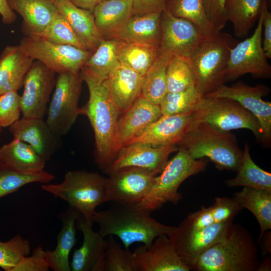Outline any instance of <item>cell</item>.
<instances>
[{"mask_svg":"<svg viewBox=\"0 0 271 271\" xmlns=\"http://www.w3.org/2000/svg\"><path fill=\"white\" fill-rule=\"evenodd\" d=\"M226 0H203L205 13L215 30L218 32L227 22L225 5Z\"/></svg>","mask_w":271,"mask_h":271,"instance_id":"47","label":"cell"},{"mask_svg":"<svg viewBox=\"0 0 271 271\" xmlns=\"http://www.w3.org/2000/svg\"><path fill=\"white\" fill-rule=\"evenodd\" d=\"M55 73L41 62L33 61L23 82L21 109L23 117L43 118L56 82Z\"/></svg>","mask_w":271,"mask_h":271,"instance_id":"16","label":"cell"},{"mask_svg":"<svg viewBox=\"0 0 271 271\" xmlns=\"http://www.w3.org/2000/svg\"><path fill=\"white\" fill-rule=\"evenodd\" d=\"M182 222L195 229H203L215 223L210 207H203L200 210L189 214Z\"/></svg>","mask_w":271,"mask_h":271,"instance_id":"48","label":"cell"},{"mask_svg":"<svg viewBox=\"0 0 271 271\" xmlns=\"http://www.w3.org/2000/svg\"><path fill=\"white\" fill-rule=\"evenodd\" d=\"M196 121L193 111L162 115L125 146L134 144H148L153 147L178 146Z\"/></svg>","mask_w":271,"mask_h":271,"instance_id":"18","label":"cell"},{"mask_svg":"<svg viewBox=\"0 0 271 271\" xmlns=\"http://www.w3.org/2000/svg\"><path fill=\"white\" fill-rule=\"evenodd\" d=\"M78 215V211L70 207L59 216L62 227L57 237L56 246L53 250L45 251L49 267L54 271L71 270L69 254L76 242Z\"/></svg>","mask_w":271,"mask_h":271,"instance_id":"26","label":"cell"},{"mask_svg":"<svg viewBox=\"0 0 271 271\" xmlns=\"http://www.w3.org/2000/svg\"><path fill=\"white\" fill-rule=\"evenodd\" d=\"M104 1V0H100V1Z\"/></svg>","mask_w":271,"mask_h":271,"instance_id":"56","label":"cell"},{"mask_svg":"<svg viewBox=\"0 0 271 271\" xmlns=\"http://www.w3.org/2000/svg\"><path fill=\"white\" fill-rule=\"evenodd\" d=\"M166 9L174 16L191 21L205 36L217 32L205 13L203 0H168Z\"/></svg>","mask_w":271,"mask_h":271,"instance_id":"37","label":"cell"},{"mask_svg":"<svg viewBox=\"0 0 271 271\" xmlns=\"http://www.w3.org/2000/svg\"><path fill=\"white\" fill-rule=\"evenodd\" d=\"M262 0H226L225 11L227 22L232 24L235 36L246 37L258 21Z\"/></svg>","mask_w":271,"mask_h":271,"instance_id":"30","label":"cell"},{"mask_svg":"<svg viewBox=\"0 0 271 271\" xmlns=\"http://www.w3.org/2000/svg\"><path fill=\"white\" fill-rule=\"evenodd\" d=\"M80 73L58 74L50 102L46 122L56 134H67L80 115L78 101L81 89Z\"/></svg>","mask_w":271,"mask_h":271,"instance_id":"9","label":"cell"},{"mask_svg":"<svg viewBox=\"0 0 271 271\" xmlns=\"http://www.w3.org/2000/svg\"><path fill=\"white\" fill-rule=\"evenodd\" d=\"M233 199L243 208H246L258 221L260 232V242L264 232L271 229V191L249 187H244L233 195Z\"/></svg>","mask_w":271,"mask_h":271,"instance_id":"29","label":"cell"},{"mask_svg":"<svg viewBox=\"0 0 271 271\" xmlns=\"http://www.w3.org/2000/svg\"><path fill=\"white\" fill-rule=\"evenodd\" d=\"M229 187H249L271 191V174L259 168L252 160L248 144H244L242 157L235 177L225 181Z\"/></svg>","mask_w":271,"mask_h":271,"instance_id":"34","label":"cell"},{"mask_svg":"<svg viewBox=\"0 0 271 271\" xmlns=\"http://www.w3.org/2000/svg\"><path fill=\"white\" fill-rule=\"evenodd\" d=\"M95 25L102 35L124 24L132 16V0L100 1L93 12Z\"/></svg>","mask_w":271,"mask_h":271,"instance_id":"32","label":"cell"},{"mask_svg":"<svg viewBox=\"0 0 271 271\" xmlns=\"http://www.w3.org/2000/svg\"><path fill=\"white\" fill-rule=\"evenodd\" d=\"M21 95L12 90L0 95V126H11L20 119Z\"/></svg>","mask_w":271,"mask_h":271,"instance_id":"44","label":"cell"},{"mask_svg":"<svg viewBox=\"0 0 271 271\" xmlns=\"http://www.w3.org/2000/svg\"><path fill=\"white\" fill-rule=\"evenodd\" d=\"M0 15L4 23L10 24L16 20V15L10 7L7 0H0Z\"/></svg>","mask_w":271,"mask_h":271,"instance_id":"51","label":"cell"},{"mask_svg":"<svg viewBox=\"0 0 271 271\" xmlns=\"http://www.w3.org/2000/svg\"><path fill=\"white\" fill-rule=\"evenodd\" d=\"M55 176L41 169H21L0 160V198L33 183H49Z\"/></svg>","mask_w":271,"mask_h":271,"instance_id":"31","label":"cell"},{"mask_svg":"<svg viewBox=\"0 0 271 271\" xmlns=\"http://www.w3.org/2000/svg\"><path fill=\"white\" fill-rule=\"evenodd\" d=\"M80 75L87 85L89 99L80 108V115L86 116L93 130L94 160L103 172L115 160L119 148L117 123L120 113L105 84L104 79L83 66Z\"/></svg>","mask_w":271,"mask_h":271,"instance_id":"1","label":"cell"},{"mask_svg":"<svg viewBox=\"0 0 271 271\" xmlns=\"http://www.w3.org/2000/svg\"><path fill=\"white\" fill-rule=\"evenodd\" d=\"M215 223L234 218L243 208L232 198L216 197L210 207Z\"/></svg>","mask_w":271,"mask_h":271,"instance_id":"45","label":"cell"},{"mask_svg":"<svg viewBox=\"0 0 271 271\" xmlns=\"http://www.w3.org/2000/svg\"><path fill=\"white\" fill-rule=\"evenodd\" d=\"M68 22L89 51H95L103 35L97 28L93 13L75 6L69 0H50Z\"/></svg>","mask_w":271,"mask_h":271,"instance_id":"25","label":"cell"},{"mask_svg":"<svg viewBox=\"0 0 271 271\" xmlns=\"http://www.w3.org/2000/svg\"><path fill=\"white\" fill-rule=\"evenodd\" d=\"M169 53H158L144 77L141 95L153 104L159 105L168 93L166 71L171 57Z\"/></svg>","mask_w":271,"mask_h":271,"instance_id":"35","label":"cell"},{"mask_svg":"<svg viewBox=\"0 0 271 271\" xmlns=\"http://www.w3.org/2000/svg\"><path fill=\"white\" fill-rule=\"evenodd\" d=\"M258 251L251 234L233 224L226 240L211 246L198 257L193 269L197 271H257Z\"/></svg>","mask_w":271,"mask_h":271,"instance_id":"3","label":"cell"},{"mask_svg":"<svg viewBox=\"0 0 271 271\" xmlns=\"http://www.w3.org/2000/svg\"><path fill=\"white\" fill-rule=\"evenodd\" d=\"M193 112L197 121L206 122L222 131L240 128L249 129L261 144L262 132L258 120L234 100L203 96Z\"/></svg>","mask_w":271,"mask_h":271,"instance_id":"8","label":"cell"},{"mask_svg":"<svg viewBox=\"0 0 271 271\" xmlns=\"http://www.w3.org/2000/svg\"><path fill=\"white\" fill-rule=\"evenodd\" d=\"M234 40L229 34L218 32L206 37L189 58L196 87L203 95L226 82L230 50Z\"/></svg>","mask_w":271,"mask_h":271,"instance_id":"6","label":"cell"},{"mask_svg":"<svg viewBox=\"0 0 271 271\" xmlns=\"http://www.w3.org/2000/svg\"><path fill=\"white\" fill-rule=\"evenodd\" d=\"M117 41L116 53L119 63L145 76L158 56L159 47Z\"/></svg>","mask_w":271,"mask_h":271,"instance_id":"33","label":"cell"},{"mask_svg":"<svg viewBox=\"0 0 271 271\" xmlns=\"http://www.w3.org/2000/svg\"><path fill=\"white\" fill-rule=\"evenodd\" d=\"M270 270L271 260L270 256H268L259 263L257 271H270Z\"/></svg>","mask_w":271,"mask_h":271,"instance_id":"54","label":"cell"},{"mask_svg":"<svg viewBox=\"0 0 271 271\" xmlns=\"http://www.w3.org/2000/svg\"><path fill=\"white\" fill-rule=\"evenodd\" d=\"M159 52L190 58L207 37L190 20L173 15L166 8L161 19Z\"/></svg>","mask_w":271,"mask_h":271,"instance_id":"15","label":"cell"},{"mask_svg":"<svg viewBox=\"0 0 271 271\" xmlns=\"http://www.w3.org/2000/svg\"><path fill=\"white\" fill-rule=\"evenodd\" d=\"M263 12L262 31L263 39L262 47L266 57L271 58V13L268 10L267 0H262Z\"/></svg>","mask_w":271,"mask_h":271,"instance_id":"50","label":"cell"},{"mask_svg":"<svg viewBox=\"0 0 271 271\" xmlns=\"http://www.w3.org/2000/svg\"><path fill=\"white\" fill-rule=\"evenodd\" d=\"M233 222L232 218L200 229L191 228L181 222L168 236L182 260L192 270L202 253L226 240Z\"/></svg>","mask_w":271,"mask_h":271,"instance_id":"11","label":"cell"},{"mask_svg":"<svg viewBox=\"0 0 271 271\" xmlns=\"http://www.w3.org/2000/svg\"><path fill=\"white\" fill-rule=\"evenodd\" d=\"M2 131H3V128L0 126V141L1 140V133L2 132Z\"/></svg>","mask_w":271,"mask_h":271,"instance_id":"55","label":"cell"},{"mask_svg":"<svg viewBox=\"0 0 271 271\" xmlns=\"http://www.w3.org/2000/svg\"><path fill=\"white\" fill-rule=\"evenodd\" d=\"M263 17L262 8L253 34L230 49L226 82L235 80L248 73L256 78H270L271 66L262 47Z\"/></svg>","mask_w":271,"mask_h":271,"instance_id":"12","label":"cell"},{"mask_svg":"<svg viewBox=\"0 0 271 271\" xmlns=\"http://www.w3.org/2000/svg\"><path fill=\"white\" fill-rule=\"evenodd\" d=\"M268 86L261 84L254 86L239 81L230 86L225 84L205 97H224L238 102L258 120L262 132L261 144L270 147L271 144V103L262 97L269 92Z\"/></svg>","mask_w":271,"mask_h":271,"instance_id":"14","label":"cell"},{"mask_svg":"<svg viewBox=\"0 0 271 271\" xmlns=\"http://www.w3.org/2000/svg\"><path fill=\"white\" fill-rule=\"evenodd\" d=\"M0 160L21 169H44L46 164L29 145L15 138L0 148Z\"/></svg>","mask_w":271,"mask_h":271,"instance_id":"36","label":"cell"},{"mask_svg":"<svg viewBox=\"0 0 271 271\" xmlns=\"http://www.w3.org/2000/svg\"><path fill=\"white\" fill-rule=\"evenodd\" d=\"M161 116L160 105L152 103L141 95L118 119L117 143L119 150L142 133Z\"/></svg>","mask_w":271,"mask_h":271,"instance_id":"22","label":"cell"},{"mask_svg":"<svg viewBox=\"0 0 271 271\" xmlns=\"http://www.w3.org/2000/svg\"><path fill=\"white\" fill-rule=\"evenodd\" d=\"M204 96L196 86L177 92H168L159 105L162 115L193 111Z\"/></svg>","mask_w":271,"mask_h":271,"instance_id":"40","label":"cell"},{"mask_svg":"<svg viewBox=\"0 0 271 271\" xmlns=\"http://www.w3.org/2000/svg\"><path fill=\"white\" fill-rule=\"evenodd\" d=\"M107 237L104 271H137L132 252L122 248L113 235Z\"/></svg>","mask_w":271,"mask_h":271,"instance_id":"42","label":"cell"},{"mask_svg":"<svg viewBox=\"0 0 271 271\" xmlns=\"http://www.w3.org/2000/svg\"><path fill=\"white\" fill-rule=\"evenodd\" d=\"M176 145L153 147L148 144H134L124 146L104 173H110L121 168L135 167L148 169L156 175L165 167L169 155L178 151Z\"/></svg>","mask_w":271,"mask_h":271,"instance_id":"17","label":"cell"},{"mask_svg":"<svg viewBox=\"0 0 271 271\" xmlns=\"http://www.w3.org/2000/svg\"><path fill=\"white\" fill-rule=\"evenodd\" d=\"M92 225L79 213L77 228L82 233L83 242L73 253L70 262L72 271H104L106 240L93 230Z\"/></svg>","mask_w":271,"mask_h":271,"instance_id":"21","label":"cell"},{"mask_svg":"<svg viewBox=\"0 0 271 271\" xmlns=\"http://www.w3.org/2000/svg\"><path fill=\"white\" fill-rule=\"evenodd\" d=\"M30 252V241L20 234L8 241H0V267L5 271H12L20 260Z\"/></svg>","mask_w":271,"mask_h":271,"instance_id":"43","label":"cell"},{"mask_svg":"<svg viewBox=\"0 0 271 271\" xmlns=\"http://www.w3.org/2000/svg\"><path fill=\"white\" fill-rule=\"evenodd\" d=\"M208 162L206 158L193 159L184 148L179 147L177 154L155 176L149 194L137 206L151 213L168 202L177 204L183 198L178 192L179 186L188 178L204 171Z\"/></svg>","mask_w":271,"mask_h":271,"instance_id":"7","label":"cell"},{"mask_svg":"<svg viewBox=\"0 0 271 271\" xmlns=\"http://www.w3.org/2000/svg\"><path fill=\"white\" fill-rule=\"evenodd\" d=\"M270 232L268 231V230L266 231L263 235L262 236V238H263V250L265 252L269 253L271 252V245H270Z\"/></svg>","mask_w":271,"mask_h":271,"instance_id":"53","label":"cell"},{"mask_svg":"<svg viewBox=\"0 0 271 271\" xmlns=\"http://www.w3.org/2000/svg\"><path fill=\"white\" fill-rule=\"evenodd\" d=\"M9 130L14 138L29 145L46 162L60 146L61 137L52 131L43 118L23 116Z\"/></svg>","mask_w":271,"mask_h":271,"instance_id":"20","label":"cell"},{"mask_svg":"<svg viewBox=\"0 0 271 271\" xmlns=\"http://www.w3.org/2000/svg\"><path fill=\"white\" fill-rule=\"evenodd\" d=\"M107 178L106 202L127 206L139 204L150 193L156 176L145 168L130 167L121 168Z\"/></svg>","mask_w":271,"mask_h":271,"instance_id":"13","label":"cell"},{"mask_svg":"<svg viewBox=\"0 0 271 271\" xmlns=\"http://www.w3.org/2000/svg\"><path fill=\"white\" fill-rule=\"evenodd\" d=\"M144 77L121 64L104 79L105 84L120 112H124L141 95Z\"/></svg>","mask_w":271,"mask_h":271,"instance_id":"24","label":"cell"},{"mask_svg":"<svg viewBox=\"0 0 271 271\" xmlns=\"http://www.w3.org/2000/svg\"><path fill=\"white\" fill-rule=\"evenodd\" d=\"M166 83L169 93L182 91L196 86L189 58L177 55L172 56L167 68Z\"/></svg>","mask_w":271,"mask_h":271,"instance_id":"38","label":"cell"},{"mask_svg":"<svg viewBox=\"0 0 271 271\" xmlns=\"http://www.w3.org/2000/svg\"><path fill=\"white\" fill-rule=\"evenodd\" d=\"M162 13L132 15L107 35L117 41L159 47L162 34Z\"/></svg>","mask_w":271,"mask_h":271,"instance_id":"23","label":"cell"},{"mask_svg":"<svg viewBox=\"0 0 271 271\" xmlns=\"http://www.w3.org/2000/svg\"><path fill=\"white\" fill-rule=\"evenodd\" d=\"M178 146L184 148L194 159L208 158L219 170L237 172L243 154L230 131H222L197 120Z\"/></svg>","mask_w":271,"mask_h":271,"instance_id":"4","label":"cell"},{"mask_svg":"<svg viewBox=\"0 0 271 271\" xmlns=\"http://www.w3.org/2000/svg\"><path fill=\"white\" fill-rule=\"evenodd\" d=\"M34 60L18 46L6 47L0 56V95L18 91Z\"/></svg>","mask_w":271,"mask_h":271,"instance_id":"27","label":"cell"},{"mask_svg":"<svg viewBox=\"0 0 271 271\" xmlns=\"http://www.w3.org/2000/svg\"><path fill=\"white\" fill-rule=\"evenodd\" d=\"M132 15L162 13L168 0H132Z\"/></svg>","mask_w":271,"mask_h":271,"instance_id":"49","label":"cell"},{"mask_svg":"<svg viewBox=\"0 0 271 271\" xmlns=\"http://www.w3.org/2000/svg\"><path fill=\"white\" fill-rule=\"evenodd\" d=\"M19 46L27 56L41 62L57 74L80 73L82 67L92 54L89 50L53 43L32 35L23 37Z\"/></svg>","mask_w":271,"mask_h":271,"instance_id":"10","label":"cell"},{"mask_svg":"<svg viewBox=\"0 0 271 271\" xmlns=\"http://www.w3.org/2000/svg\"><path fill=\"white\" fill-rule=\"evenodd\" d=\"M45 251L41 246L37 247L32 254L23 257L12 271H48L50 268L46 259Z\"/></svg>","mask_w":271,"mask_h":271,"instance_id":"46","label":"cell"},{"mask_svg":"<svg viewBox=\"0 0 271 271\" xmlns=\"http://www.w3.org/2000/svg\"><path fill=\"white\" fill-rule=\"evenodd\" d=\"M36 36L52 43L72 45L88 50L73 31L65 18L59 12L55 16L46 28Z\"/></svg>","mask_w":271,"mask_h":271,"instance_id":"41","label":"cell"},{"mask_svg":"<svg viewBox=\"0 0 271 271\" xmlns=\"http://www.w3.org/2000/svg\"><path fill=\"white\" fill-rule=\"evenodd\" d=\"M93 221L103 237L115 235L126 249L135 242L142 243L149 248L157 237L168 235L175 227L161 223L151 216V212L137 205L118 203L108 209L96 211Z\"/></svg>","mask_w":271,"mask_h":271,"instance_id":"2","label":"cell"},{"mask_svg":"<svg viewBox=\"0 0 271 271\" xmlns=\"http://www.w3.org/2000/svg\"><path fill=\"white\" fill-rule=\"evenodd\" d=\"M137 271H190L181 259L167 235L157 237L149 248L145 245L132 252Z\"/></svg>","mask_w":271,"mask_h":271,"instance_id":"19","label":"cell"},{"mask_svg":"<svg viewBox=\"0 0 271 271\" xmlns=\"http://www.w3.org/2000/svg\"><path fill=\"white\" fill-rule=\"evenodd\" d=\"M75 6L93 13L94 9L100 0H69Z\"/></svg>","mask_w":271,"mask_h":271,"instance_id":"52","label":"cell"},{"mask_svg":"<svg viewBox=\"0 0 271 271\" xmlns=\"http://www.w3.org/2000/svg\"><path fill=\"white\" fill-rule=\"evenodd\" d=\"M117 40L102 39L95 52L85 62L84 66L96 75L106 78L119 64L116 48Z\"/></svg>","mask_w":271,"mask_h":271,"instance_id":"39","label":"cell"},{"mask_svg":"<svg viewBox=\"0 0 271 271\" xmlns=\"http://www.w3.org/2000/svg\"><path fill=\"white\" fill-rule=\"evenodd\" d=\"M107 178L97 172L72 170L61 183L44 184L42 190L66 201L87 221L93 224L96 208L106 202Z\"/></svg>","mask_w":271,"mask_h":271,"instance_id":"5","label":"cell"},{"mask_svg":"<svg viewBox=\"0 0 271 271\" xmlns=\"http://www.w3.org/2000/svg\"><path fill=\"white\" fill-rule=\"evenodd\" d=\"M12 10L23 18V30L27 36L42 32L57 14L58 10L50 0H7Z\"/></svg>","mask_w":271,"mask_h":271,"instance_id":"28","label":"cell"}]
</instances>
